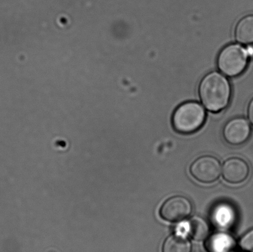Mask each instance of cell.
<instances>
[{"label":"cell","mask_w":253,"mask_h":252,"mask_svg":"<svg viewBox=\"0 0 253 252\" xmlns=\"http://www.w3.org/2000/svg\"><path fill=\"white\" fill-rule=\"evenodd\" d=\"M201 101L207 110L218 112L227 107L231 97L229 81L222 74L213 72L203 79L199 88Z\"/></svg>","instance_id":"obj_1"},{"label":"cell","mask_w":253,"mask_h":252,"mask_svg":"<svg viewBox=\"0 0 253 252\" xmlns=\"http://www.w3.org/2000/svg\"><path fill=\"white\" fill-rule=\"evenodd\" d=\"M250 57H253V46L245 48L239 44H229L220 52L218 67L225 75L236 76L244 72Z\"/></svg>","instance_id":"obj_2"},{"label":"cell","mask_w":253,"mask_h":252,"mask_svg":"<svg viewBox=\"0 0 253 252\" xmlns=\"http://www.w3.org/2000/svg\"><path fill=\"white\" fill-rule=\"evenodd\" d=\"M205 118V108L200 104L186 103L180 106L173 113V127L178 133L189 134L202 127Z\"/></svg>","instance_id":"obj_3"},{"label":"cell","mask_w":253,"mask_h":252,"mask_svg":"<svg viewBox=\"0 0 253 252\" xmlns=\"http://www.w3.org/2000/svg\"><path fill=\"white\" fill-rule=\"evenodd\" d=\"M190 174L197 181L203 183H211L219 179L221 166L217 159L209 155L196 160L190 167Z\"/></svg>","instance_id":"obj_4"},{"label":"cell","mask_w":253,"mask_h":252,"mask_svg":"<svg viewBox=\"0 0 253 252\" xmlns=\"http://www.w3.org/2000/svg\"><path fill=\"white\" fill-rule=\"evenodd\" d=\"M192 204L183 196H177L169 199L161 206L160 215L163 219L170 222L182 220L192 212Z\"/></svg>","instance_id":"obj_5"},{"label":"cell","mask_w":253,"mask_h":252,"mask_svg":"<svg viewBox=\"0 0 253 252\" xmlns=\"http://www.w3.org/2000/svg\"><path fill=\"white\" fill-rule=\"evenodd\" d=\"M223 135L226 142L234 145L244 144L251 135V127L244 118H235L225 125Z\"/></svg>","instance_id":"obj_6"},{"label":"cell","mask_w":253,"mask_h":252,"mask_svg":"<svg viewBox=\"0 0 253 252\" xmlns=\"http://www.w3.org/2000/svg\"><path fill=\"white\" fill-rule=\"evenodd\" d=\"M222 174L225 181L230 183H241L249 177V165L240 158H231L224 163Z\"/></svg>","instance_id":"obj_7"},{"label":"cell","mask_w":253,"mask_h":252,"mask_svg":"<svg viewBox=\"0 0 253 252\" xmlns=\"http://www.w3.org/2000/svg\"><path fill=\"white\" fill-rule=\"evenodd\" d=\"M235 241L225 233H217L210 237L206 243L208 252H230L235 248Z\"/></svg>","instance_id":"obj_8"},{"label":"cell","mask_w":253,"mask_h":252,"mask_svg":"<svg viewBox=\"0 0 253 252\" xmlns=\"http://www.w3.org/2000/svg\"><path fill=\"white\" fill-rule=\"evenodd\" d=\"M235 37L240 43H253V15L240 20L235 29Z\"/></svg>","instance_id":"obj_9"},{"label":"cell","mask_w":253,"mask_h":252,"mask_svg":"<svg viewBox=\"0 0 253 252\" xmlns=\"http://www.w3.org/2000/svg\"><path fill=\"white\" fill-rule=\"evenodd\" d=\"M190 241L182 234H175L169 237L163 244V252H191Z\"/></svg>","instance_id":"obj_10"},{"label":"cell","mask_w":253,"mask_h":252,"mask_svg":"<svg viewBox=\"0 0 253 252\" xmlns=\"http://www.w3.org/2000/svg\"><path fill=\"white\" fill-rule=\"evenodd\" d=\"M235 218V214L231 207L227 205H220L212 214V219L215 225L227 228L231 225Z\"/></svg>","instance_id":"obj_11"},{"label":"cell","mask_w":253,"mask_h":252,"mask_svg":"<svg viewBox=\"0 0 253 252\" xmlns=\"http://www.w3.org/2000/svg\"><path fill=\"white\" fill-rule=\"evenodd\" d=\"M188 226V233L196 241L204 240L209 234V226L200 217H194L191 219Z\"/></svg>","instance_id":"obj_12"},{"label":"cell","mask_w":253,"mask_h":252,"mask_svg":"<svg viewBox=\"0 0 253 252\" xmlns=\"http://www.w3.org/2000/svg\"><path fill=\"white\" fill-rule=\"evenodd\" d=\"M240 246L243 250L248 252H253V229L248 232L240 239Z\"/></svg>","instance_id":"obj_13"},{"label":"cell","mask_w":253,"mask_h":252,"mask_svg":"<svg viewBox=\"0 0 253 252\" xmlns=\"http://www.w3.org/2000/svg\"><path fill=\"white\" fill-rule=\"evenodd\" d=\"M249 117L250 122H252L253 125V99L250 104L249 108Z\"/></svg>","instance_id":"obj_14"},{"label":"cell","mask_w":253,"mask_h":252,"mask_svg":"<svg viewBox=\"0 0 253 252\" xmlns=\"http://www.w3.org/2000/svg\"><path fill=\"white\" fill-rule=\"evenodd\" d=\"M56 144L59 147H64L66 146V143L63 142V141H58V142H57Z\"/></svg>","instance_id":"obj_15"}]
</instances>
